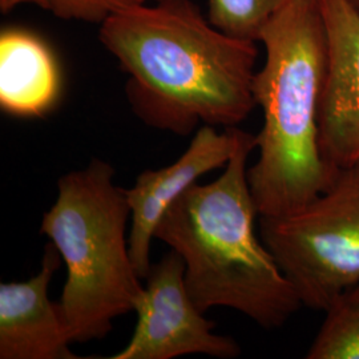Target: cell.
Segmentation results:
<instances>
[{"instance_id": "cell-1", "label": "cell", "mask_w": 359, "mask_h": 359, "mask_svg": "<svg viewBox=\"0 0 359 359\" xmlns=\"http://www.w3.org/2000/svg\"><path fill=\"white\" fill-rule=\"evenodd\" d=\"M99 38L128 75L132 111L152 128L187 136L200 124L237 127L257 107V41L213 26L192 0L124 10Z\"/></svg>"}, {"instance_id": "cell-2", "label": "cell", "mask_w": 359, "mask_h": 359, "mask_svg": "<svg viewBox=\"0 0 359 359\" xmlns=\"http://www.w3.org/2000/svg\"><path fill=\"white\" fill-rule=\"evenodd\" d=\"M264 67L255 97L264 124L248 182L259 217H283L327 192L339 177L321 149L327 41L317 0H292L264 27Z\"/></svg>"}, {"instance_id": "cell-3", "label": "cell", "mask_w": 359, "mask_h": 359, "mask_svg": "<svg viewBox=\"0 0 359 359\" xmlns=\"http://www.w3.org/2000/svg\"><path fill=\"white\" fill-rule=\"evenodd\" d=\"M256 148V136L245 132L225 172L182 193L158 221L154 238L182 257L185 286L200 311L234 309L264 329H276L302 304L257 236L258 212L246 170Z\"/></svg>"}, {"instance_id": "cell-4", "label": "cell", "mask_w": 359, "mask_h": 359, "mask_svg": "<svg viewBox=\"0 0 359 359\" xmlns=\"http://www.w3.org/2000/svg\"><path fill=\"white\" fill-rule=\"evenodd\" d=\"M114 177V167L99 158L62 176L40 226L67 268L57 304L74 342L104 338L144 293L126 236L128 197Z\"/></svg>"}, {"instance_id": "cell-5", "label": "cell", "mask_w": 359, "mask_h": 359, "mask_svg": "<svg viewBox=\"0 0 359 359\" xmlns=\"http://www.w3.org/2000/svg\"><path fill=\"white\" fill-rule=\"evenodd\" d=\"M259 226L302 306L325 311L359 283V181L351 169L308 205L283 217H259Z\"/></svg>"}, {"instance_id": "cell-6", "label": "cell", "mask_w": 359, "mask_h": 359, "mask_svg": "<svg viewBox=\"0 0 359 359\" xmlns=\"http://www.w3.org/2000/svg\"><path fill=\"white\" fill-rule=\"evenodd\" d=\"M185 264L170 250L152 265L135 311L137 323L121 351L109 359H172L205 354L231 359L241 355V347L225 335L213 333L216 323L206 320L187 290Z\"/></svg>"}, {"instance_id": "cell-7", "label": "cell", "mask_w": 359, "mask_h": 359, "mask_svg": "<svg viewBox=\"0 0 359 359\" xmlns=\"http://www.w3.org/2000/svg\"><path fill=\"white\" fill-rule=\"evenodd\" d=\"M327 41L321 149L342 172L359 160V8L350 0H317Z\"/></svg>"}, {"instance_id": "cell-8", "label": "cell", "mask_w": 359, "mask_h": 359, "mask_svg": "<svg viewBox=\"0 0 359 359\" xmlns=\"http://www.w3.org/2000/svg\"><path fill=\"white\" fill-rule=\"evenodd\" d=\"M245 130L203 126L194 135L188 149L170 165L144 170L133 188L126 189L130 206L132 226L129 253L137 274L144 278L151 271L149 250L158 221L169 206L208 172L226 167L244 136Z\"/></svg>"}, {"instance_id": "cell-9", "label": "cell", "mask_w": 359, "mask_h": 359, "mask_svg": "<svg viewBox=\"0 0 359 359\" xmlns=\"http://www.w3.org/2000/svg\"><path fill=\"white\" fill-rule=\"evenodd\" d=\"M60 259L50 243L36 276L0 285V359H79L59 304L48 297Z\"/></svg>"}, {"instance_id": "cell-10", "label": "cell", "mask_w": 359, "mask_h": 359, "mask_svg": "<svg viewBox=\"0 0 359 359\" xmlns=\"http://www.w3.org/2000/svg\"><path fill=\"white\" fill-rule=\"evenodd\" d=\"M60 92L59 67L47 44L22 29L0 35V107L20 117L46 114Z\"/></svg>"}, {"instance_id": "cell-11", "label": "cell", "mask_w": 359, "mask_h": 359, "mask_svg": "<svg viewBox=\"0 0 359 359\" xmlns=\"http://www.w3.org/2000/svg\"><path fill=\"white\" fill-rule=\"evenodd\" d=\"M306 358L359 359V283L347 287L326 308Z\"/></svg>"}, {"instance_id": "cell-12", "label": "cell", "mask_w": 359, "mask_h": 359, "mask_svg": "<svg viewBox=\"0 0 359 359\" xmlns=\"http://www.w3.org/2000/svg\"><path fill=\"white\" fill-rule=\"evenodd\" d=\"M292 0H208L206 16L213 26L236 38L258 41L270 19Z\"/></svg>"}, {"instance_id": "cell-13", "label": "cell", "mask_w": 359, "mask_h": 359, "mask_svg": "<svg viewBox=\"0 0 359 359\" xmlns=\"http://www.w3.org/2000/svg\"><path fill=\"white\" fill-rule=\"evenodd\" d=\"M148 1L149 0H47V11L63 20L102 25L116 13L147 4Z\"/></svg>"}, {"instance_id": "cell-14", "label": "cell", "mask_w": 359, "mask_h": 359, "mask_svg": "<svg viewBox=\"0 0 359 359\" xmlns=\"http://www.w3.org/2000/svg\"><path fill=\"white\" fill-rule=\"evenodd\" d=\"M20 4H35L43 10H47V0H0L1 13H10Z\"/></svg>"}, {"instance_id": "cell-15", "label": "cell", "mask_w": 359, "mask_h": 359, "mask_svg": "<svg viewBox=\"0 0 359 359\" xmlns=\"http://www.w3.org/2000/svg\"><path fill=\"white\" fill-rule=\"evenodd\" d=\"M351 170H353V173H354V176L357 177V180L359 181V160L355 163V165L353 168H350Z\"/></svg>"}, {"instance_id": "cell-16", "label": "cell", "mask_w": 359, "mask_h": 359, "mask_svg": "<svg viewBox=\"0 0 359 359\" xmlns=\"http://www.w3.org/2000/svg\"><path fill=\"white\" fill-rule=\"evenodd\" d=\"M350 1H353V3H354V4H355V6L359 8V0H350Z\"/></svg>"}]
</instances>
